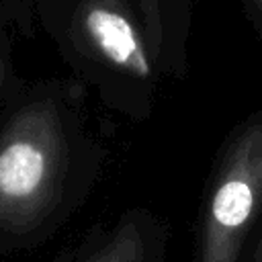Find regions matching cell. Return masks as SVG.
Here are the masks:
<instances>
[{
  "instance_id": "52a82bcc",
  "label": "cell",
  "mask_w": 262,
  "mask_h": 262,
  "mask_svg": "<svg viewBox=\"0 0 262 262\" xmlns=\"http://www.w3.org/2000/svg\"><path fill=\"white\" fill-rule=\"evenodd\" d=\"M252 262H262V235L256 244V250H254V256H252Z\"/></svg>"
},
{
  "instance_id": "5b68a950",
  "label": "cell",
  "mask_w": 262,
  "mask_h": 262,
  "mask_svg": "<svg viewBox=\"0 0 262 262\" xmlns=\"http://www.w3.org/2000/svg\"><path fill=\"white\" fill-rule=\"evenodd\" d=\"M244 4H246L248 18L254 25V29L262 41V0H244Z\"/></svg>"
},
{
  "instance_id": "8992f818",
  "label": "cell",
  "mask_w": 262,
  "mask_h": 262,
  "mask_svg": "<svg viewBox=\"0 0 262 262\" xmlns=\"http://www.w3.org/2000/svg\"><path fill=\"white\" fill-rule=\"evenodd\" d=\"M6 74V53H4V39L0 37V82Z\"/></svg>"
},
{
  "instance_id": "277c9868",
  "label": "cell",
  "mask_w": 262,
  "mask_h": 262,
  "mask_svg": "<svg viewBox=\"0 0 262 262\" xmlns=\"http://www.w3.org/2000/svg\"><path fill=\"white\" fill-rule=\"evenodd\" d=\"M149 252L151 244L147 237V229L139 221L129 217L86 262H151Z\"/></svg>"
},
{
  "instance_id": "7a4b0ae2",
  "label": "cell",
  "mask_w": 262,
  "mask_h": 262,
  "mask_svg": "<svg viewBox=\"0 0 262 262\" xmlns=\"http://www.w3.org/2000/svg\"><path fill=\"white\" fill-rule=\"evenodd\" d=\"M262 213V111L227 137L215 164L201 217L196 262H239Z\"/></svg>"
},
{
  "instance_id": "3957f363",
  "label": "cell",
  "mask_w": 262,
  "mask_h": 262,
  "mask_svg": "<svg viewBox=\"0 0 262 262\" xmlns=\"http://www.w3.org/2000/svg\"><path fill=\"white\" fill-rule=\"evenodd\" d=\"M63 170V141L47 102L23 108L0 141V223L25 227L51 207Z\"/></svg>"
},
{
  "instance_id": "6da1fadb",
  "label": "cell",
  "mask_w": 262,
  "mask_h": 262,
  "mask_svg": "<svg viewBox=\"0 0 262 262\" xmlns=\"http://www.w3.org/2000/svg\"><path fill=\"white\" fill-rule=\"evenodd\" d=\"M47 25L115 72L149 82L156 63L182 45L188 0H33Z\"/></svg>"
}]
</instances>
